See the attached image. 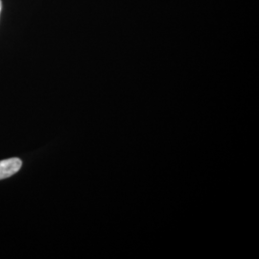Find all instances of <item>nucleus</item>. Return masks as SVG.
Returning <instances> with one entry per match:
<instances>
[{"mask_svg":"<svg viewBox=\"0 0 259 259\" xmlns=\"http://www.w3.org/2000/svg\"><path fill=\"white\" fill-rule=\"evenodd\" d=\"M22 161L18 157H12L0 161V180L7 179L18 173L21 168Z\"/></svg>","mask_w":259,"mask_h":259,"instance_id":"obj_1","label":"nucleus"},{"mask_svg":"<svg viewBox=\"0 0 259 259\" xmlns=\"http://www.w3.org/2000/svg\"><path fill=\"white\" fill-rule=\"evenodd\" d=\"M1 9H2V2L0 0V14H1Z\"/></svg>","mask_w":259,"mask_h":259,"instance_id":"obj_2","label":"nucleus"}]
</instances>
